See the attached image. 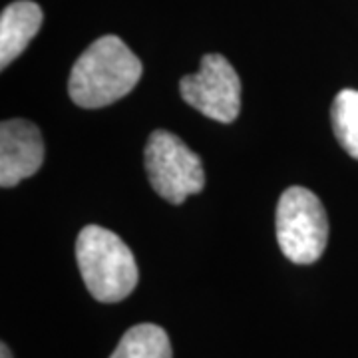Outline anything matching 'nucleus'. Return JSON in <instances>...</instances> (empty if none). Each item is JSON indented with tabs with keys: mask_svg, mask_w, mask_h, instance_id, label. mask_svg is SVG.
Returning <instances> with one entry per match:
<instances>
[{
	"mask_svg": "<svg viewBox=\"0 0 358 358\" xmlns=\"http://www.w3.org/2000/svg\"><path fill=\"white\" fill-rule=\"evenodd\" d=\"M143 66L117 36H102L72 66L68 94L80 108H106L128 96L140 82Z\"/></svg>",
	"mask_w": 358,
	"mask_h": 358,
	"instance_id": "1",
	"label": "nucleus"
},
{
	"mask_svg": "<svg viewBox=\"0 0 358 358\" xmlns=\"http://www.w3.org/2000/svg\"><path fill=\"white\" fill-rule=\"evenodd\" d=\"M76 261L90 294L100 303H120L138 285V263L114 231L88 225L76 239Z\"/></svg>",
	"mask_w": 358,
	"mask_h": 358,
	"instance_id": "2",
	"label": "nucleus"
},
{
	"mask_svg": "<svg viewBox=\"0 0 358 358\" xmlns=\"http://www.w3.org/2000/svg\"><path fill=\"white\" fill-rule=\"evenodd\" d=\"M277 241L296 265L319 261L329 243V219L320 199L307 187H289L277 205Z\"/></svg>",
	"mask_w": 358,
	"mask_h": 358,
	"instance_id": "3",
	"label": "nucleus"
},
{
	"mask_svg": "<svg viewBox=\"0 0 358 358\" xmlns=\"http://www.w3.org/2000/svg\"><path fill=\"white\" fill-rule=\"evenodd\" d=\"M145 169L155 193L173 205L183 203L205 185L201 159L183 140L166 129H157L150 136L145 145Z\"/></svg>",
	"mask_w": 358,
	"mask_h": 358,
	"instance_id": "4",
	"label": "nucleus"
},
{
	"mask_svg": "<svg viewBox=\"0 0 358 358\" xmlns=\"http://www.w3.org/2000/svg\"><path fill=\"white\" fill-rule=\"evenodd\" d=\"M179 94L201 114L231 124L241 112V80L221 54H205L197 74L181 78Z\"/></svg>",
	"mask_w": 358,
	"mask_h": 358,
	"instance_id": "5",
	"label": "nucleus"
},
{
	"mask_svg": "<svg viewBox=\"0 0 358 358\" xmlns=\"http://www.w3.org/2000/svg\"><path fill=\"white\" fill-rule=\"evenodd\" d=\"M44 162L40 129L22 117L0 124V185L14 187L32 178Z\"/></svg>",
	"mask_w": 358,
	"mask_h": 358,
	"instance_id": "6",
	"label": "nucleus"
},
{
	"mask_svg": "<svg viewBox=\"0 0 358 358\" xmlns=\"http://www.w3.org/2000/svg\"><path fill=\"white\" fill-rule=\"evenodd\" d=\"M42 8L32 0L8 4L0 14V66L14 62L42 26Z\"/></svg>",
	"mask_w": 358,
	"mask_h": 358,
	"instance_id": "7",
	"label": "nucleus"
},
{
	"mask_svg": "<svg viewBox=\"0 0 358 358\" xmlns=\"http://www.w3.org/2000/svg\"><path fill=\"white\" fill-rule=\"evenodd\" d=\"M110 358H171L167 333L152 322L131 327Z\"/></svg>",
	"mask_w": 358,
	"mask_h": 358,
	"instance_id": "8",
	"label": "nucleus"
},
{
	"mask_svg": "<svg viewBox=\"0 0 358 358\" xmlns=\"http://www.w3.org/2000/svg\"><path fill=\"white\" fill-rule=\"evenodd\" d=\"M333 129L346 154L358 159V90H343L336 94L333 108Z\"/></svg>",
	"mask_w": 358,
	"mask_h": 358,
	"instance_id": "9",
	"label": "nucleus"
},
{
	"mask_svg": "<svg viewBox=\"0 0 358 358\" xmlns=\"http://www.w3.org/2000/svg\"><path fill=\"white\" fill-rule=\"evenodd\" d=\"M0 358H13V355H10V350H8L6 345L0 346Z\"/></svg>",
	"mask_w": 358,
	"mask_h": 358,
	"instance_id": "10",
	"label": "nucleus"
}]
</instances>
